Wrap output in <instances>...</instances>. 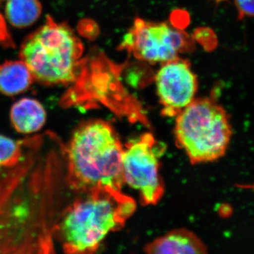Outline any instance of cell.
I'll return each mask as SVG.
<instances>
[{
	"mask_svg": "<svg viewBox=\"0 0 254 254\" xmlns=\"http://www.w3.org/2000/svg\"><path fill=\"white\" fill-rule=\"evenodd\" d=\"M23 147L20 161L0 170V254L55 253L64 145L49 134L23 140Z\"/></svg>",
	"mask_w": 254,
	"mask_h": 254,
	"instance_id": "obj_1",
	"label": "cell"
},
{
	"mask_svg": "<svg viewBox=\"0 0 254 254\" xmlns=\"http://www.w3.org/2000/svg\"><path fill=\"white\" fill-rule=\"evenodd\" d=\"M123 150L108 122L91 120L81 124L64 147L65 183L81 194L101 189L121 190Z\"/></svg>",
	"mask_w": 254,
	"mask_h": 254,
	"instance_id": "obj_2",
	"label": "cell"
},
{
	"mask_svg": "<svg viewBox=\"0 0 254 254\" xmlns=\"http://www.w3.org/2000/svg\"><path fill=\"white\" fill-rule=\"evenodd\" d=\"M81 194L62 210L57 225L55 237L68 254L95 253L136 210L134 200L121 190L101 189Z\"/></svg>",
	"mask_w": 254,
	"mask_h": 254,
	"instance_id": "obj_3",
	"label": "cell"
},
{
	"mask_svg": "<svg viewBox=\"0 0 254 254\" xmlns=\"http://www.w3.org/2000/svg\"><path fill=\"white\" fill-rule=\"evenodd\" d=\"M83 47L68 25L52 18L24 40L20 60L42 84H68L76 77Z\"/></svg>",
	"mask_w": 254,
	"mask_h": 254,
	"instance_id": "obj_4",
	"label": "cell"
},
{
	"mask_svg": "<svg viewBox=\"0 0 254 254\" xmlns=\"http://www.w3.org/2000/svg\"><path fill=\"white\" fill-rule=\"evenodd\" d=\"M175 136L192 164L208 163L225 155L232 136L226 111L209 98L195 99L177 115Z\"/></svg>",
	"mask_w": 254,
	"mask_h": 254,
	"instance_id": "obj_5",
	"label": "cell"
},
{
	"mask_svg": "<svg viewBox=\"0 0 254 254\" xmlns=\"http://www.w3.org/2000/svg\"><path fill=\"white\" fill-rule=\"evenodd\" d=\"M165 148L150 133L132 140L124 148V183L138 190L145 205L157 204L164 194L160 159L165 153Z\"/></svg>",
	"mask_w": 254,
	"mask_h": 254,
	"instance_id": "obj_6",
	"label": "cell"
},
{
	"mask_svg": "<svg viewBox=\"0 0 254 254\" xmlns=\"http://www.w3.org/2000/svg\"><path fill=\"white\" fill-rule=\"evenodd\" d=\"M187 33L165 23H153L136 18L125 36L122 47L138 59L164 63L176 59L191 46Z\"/></svg>",
	"mask_w": 254,
	"mask_h": 254,
	"instance_id": "obj_7",
	"label": "cell"
},
{
	"mask_svg": "<svg viewBox=\"0 0 254 254\" xmlns=\"http://www.w3.org/2000/svg\"><path fill=\"white\" fill-rule=\"evenodd\" d=\"M155 81L164 115L177 116L195 99L198 79L187 60L177 58L163 63Z\"/></svg>",
	"mask_w": 254,
	"mask_h": 254,
	"instance_id": "obj_8",
	"label": "cell"
},
{
	"mask_svg": "<svg viewBox=\"0 0 254 254\" xmlns=\"http://www.w3.org/2000/svg\"><path fill=\"white\" fill-rule=\"evenodd\" d=\"M144 252L152 254H206L203 241L187 229H177L145 245Z\"/></svg>",
	"mask_w": 254,
	"mask_h": 254,
	"instance_id": "obj_9",
	"label": "cell"
},
{
	"mask_svg": "<svg viewBox=\"0 0 254 254\" xmlns=\"http://www.w3.org/2000/svg\"><path fill=\"white\" fill-rule=\"evenodd\" d=\"M47 113L38 100L23 98L12 105L10 112L11 124L16 131L23 134L36 133L46 123Z\"/></svg>",
	"mask_w": 254,
	"mask_h": 254,
	"instance_id": "obj_10",
	"label": "cell"
},
{
	"mask_svg": "<svg viewBox=\"0 0 254 254\" xmlns=\"http://www.w3.org/2000/svg\"><path fill=\"white\" fill-rule=\"evenodd\" d=\"M33 75L22 60L6 61L0 65V93L6 96L19 95L31 87Z\"/></svg>",
	"mask_w": 254,
	"mask_h": 254,
	"instance_id": "obj_11",
	"label": "cell"
},
{
	"mask_svg": "<svg viewBox=\"0 0 254 254\" xmlns=\"http://www.w3.org/2000/svg\"><path fill=\"white\" fill-rule=\"evenodd\" d=\"M5 15L11 26L29 27L38 21L43 12L40 0H6Z\"/></svg>",
	"mask_w": 254,
	"mask_h": 254,
	"instance_id": "obj_12",
	"label": "cell"
},
{
	"mask_svg": "<svg viewBox=\"0 0 254 254\" xmlns=\"http://www.w3.org/2000/svg\"><path fill=\"white\" fill-rule=\"evenodd\" d=\"M23 153V140L16 141L0 133V170L16 165Z\"/></svg>",
	"mask_w": 254,
	"mask_h": 254,
	"instance_id": "obj_13",
	"label": "cell"
},
{
	"mask_svg": "<svg viewBox=\"0 0 254 254\" xmlns=\"http://www.w3.org/2000/svg\"><path fill=\"white\" fill-rule=\"evenodd\" d=\"M254 0H234L240 19L254 16Z\"/></svg>",
	"mask_w": 254,
	"mask_h": 254,
	"instance_id": "obj_14",
	"label": "cell"
},
{
	"mask_svg": "<svg viewBox=\"0 0 254 254\" xmlns=\"http://www.w3.org/2000/svg\"><path fill=\"white\" fill-rule=\"evenodd\" d=\"M4 1H6V0H0V4H1V3L4 2Z\"/></svg>",
	"mask_w": 254,
	"mask_h": 254,
	"instance_id": "obj_15",
	"label": "cell"
}]
</instances>
